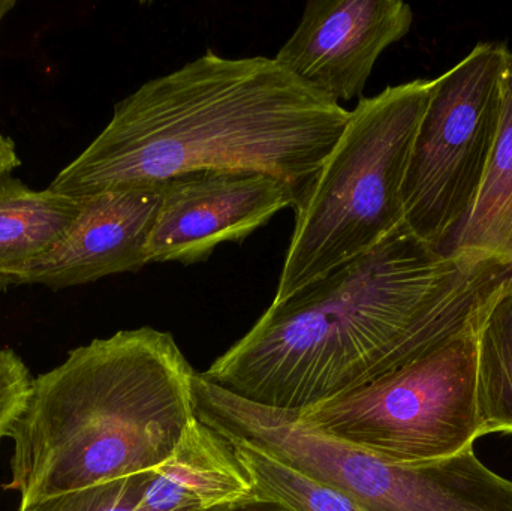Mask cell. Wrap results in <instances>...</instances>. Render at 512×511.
Returning <instances> with one entry per match:
<instances>
[{
  "label": "cell",
  "instance_id": "obj_1",
  "mask_svg": "<svg viewBox=\"0 0 512 511\" xmlns=\"http://www.w3.org/2000/svg\"><path fill=\"white\" fill-rule=\"evenodd\" d=\"M512 260L471 261L408 228L289 299L271 303L204 378L276 410L360 389L480 323Z\"/></svg>",
  "mask_w": 512,
  "mask_h": 511
},
{
  "label": "cell",
  "instance_id": "obj_2",
  "mask_svg": "<svg viewBox=\"0 0 512 511\" xmlns=\"http://www.w3.org/2000/svg\"><path fill=\"white\" fill-rule=\"evenodd\" d=\"M348 119L274 57L207 50L117 102L104 131L50 189L87 197L191 174L254 173L288 185L300 207Z\"/></svg>",
  "mask_w": 512,
  "mask_h": 511
},
{
  "label": "cell",
  "instance_id": "obj_3",
  "mask_svg": "<svg viewBox=\"0 0 512 511\" xmlns=\"http://www.w3.org/2000/svg\"><path fill=\"white\" fill-rule=\"evenodd\" d=\"M195 378L174 336L153 327L71 351L33 380L5 489L27 506L162 467L197 420Z\"/></svg>",
  "mask_w": 512,
  "mask_h": 511
},
{
  "label": "cell",
  "instance_id": "obj_4",
  "mask_svg": "<svg viewBox=\"0 0 512 511\" xmlns=\"http://www.w3.org/2000/svg\"><path fill=\"white\" fill-rule=\"evenodd\" d=\"M433 80L361 98L294 210V233L274 303L363 257L405 225L403 185Z\"/></svg>",
  "mask_w": 512,
  "mask_h": 511
},
{
  "label": "cell",
  "instance_id": "obj_5",
  "mask_svg": "<svg viewBox=\"0 0 512 511\" xmlns=\"http://www.w3.org/2000/svg\"><path fill=\"white\" fill-rule=\"evenodd\" d=\"M477 327L379 380L295 414L393 464L457 455L481 437Z\"/></svg>",
  "mask_w": 512,
  "mask_h": 511
},
{
  "label": "cell",
  "instance_id": "obj_6",
  "mask_svg": "<svg viewBox=\"0 0 512 511\" xmlns=\"http://www.w3.org/2000/svg\"><path fill=\"white\" fill-rule=\"evenodd\" d=\"M508 48L480 44L433 80L403 185L405 227L450 252L486 179L504 101Z\"/></svg>",
  "mask_w": 512,
  "mask_h": 511
},
{
  "label": "cell",
  "instance_id": "obj_7",
  "mask_svg": "<svg viewBox=\"0 0 512 511\" xmlns=\"http://www.w3.org/2000/svg\"><path fill=\"white\" fill-rule=\"evenodd\" d=\"M297 207L288 185L265 174L201 173L164 183L147 263L200 264L240 243L280 210Z\"/></svg>",
  "mask_w": 512,
  "mask_h": 511
},
{
  "label": "cell",
  "instance_id": "obj_8",
  "mask_svg": "<svg viewBox=\"0 0 512 511\" xmlns=\"http://www.w3.org/2000/svg\"><path fill=\"white\" fill-rule=\"evenodd\" d=\"M402 0H310L276 60L336 104L363 98L379 56L411 30Z\"/></svg>",
  "mask_w": 512,
  "mask_h": 511
},
{
  "label": "cell",
  "instance_id": "obj_9",
  "mask_svg": "<svg viewBox=\"0 0 512 511\" xmlns=\"http://www.w3.org/2000/svg\"><path fill=\"white\" fill-rule=\"evenodd\" d=\"M164 185L122 189L83 197V206L63 239L38 260L0 276V288L44 285L77 287L147 266V243Z\"/></svg>",
  "mask_w": 512,
  "mask_h": 511
},
{
  "label": "cell",
  "instance_id": "obj_10",
  "mask_svg": "<svg viewBox=\"0 0 512 511\" xmlns=\"http://www.w3.org/2000/svg\"><path fill=\"white\" fill-rule=\"evenodd\" d=\"M83 197L53 189L33 191L21 180L0 179V276L17 272L50 251L69 230Z\"/></svg>",
  "mask_w": 512,
  "mask_h": 511
},
{
  "label": "cell",
  "instance_id": "obj_11",
  "mask_svg": "<svg viewBox=\"0 0 512 511\" xmlns=\"http://www.w3.org/2000/svg\"><path fill=\"white\" fill-rule=\"evenodd\" d=\"M512 237V51L504 72L501 122L477 204L450 254L471 261L505 258ZM508 260V258H507Z\"/></svg>",
  "mask_w": 512,
  "mask_h": 511
},
{
  "label": "cell",
  "instance_id": "obj_12",
  "mask_svg": "<svg viewBox=\"0 0 512 511\" xmlns=\"http://www.w3.org/2000/svg\"><path fill=\"white\" fill-rule=\"evenodd\" d=\"M477 350L481 437L512 434V284L481 317Z\"/></svg>",
  "mask_w": 512,
  "mask_h": 511
},
{
  "label": "cell",
  "instance_id": "obj_13",
  "mask_svg": "<svg viewBox=\"0 0 512 511\" xmlns=\"http://www.w3.org/2000/svg\"><path fill=\"white\" fill-rule=\"evenodd\" d=\"M224 437L234 447L256 500L283 511H367L339 489L280 461L251 441L231 435Z\"/></svg>",
  "mask_w": 512,
  "mask_h": 511
},
{
  "label": "cell",
  "instance_id": "obj_14",
  "mask_svg": "<svg viewBox=\"0 0 512 511\" xmlns=\"http://www.w3.org/2000/svg\"><path fill=\"white\" fill-rule=\"evenodd\" d=\"M161 488L153 470L44 498L20 511H179Z\"/></svg>",
  "mask_w": 512,
  "mask_h": 511
},
{
  "label": "cell",
  "instance_id": "obj_15",
  "mask_svg": "<svg viewBox=\"0 0 512 511\" xmlns=\"http://www.w3.org/2000/svg\"><path fill=\"white\" fill-rule=\"evenodd\" d=\"M33 378L23 360L12 350H0V441L26 411L32 395Z\"/></svg>",
  "mask_w": 512,
  "mask_h": 511
},
{
  "label": "cell",
  "instance_id": "obj_16",
  "mask_svg": "<svg viewBox=\"0 0 512 511\" xmlns=\"http://www.w3.org/2000/svg\"><path fill=\"white\" fill-rule=\"evenodd\" d=\"M20 165L21 161L15 150L14 141L5 135H0V179L9 176Z\"/></svg>",
  "mask_w": 512,
  "mask_h": 511
},
{
  "label": "cell",
  "instance_id": "obj_17",
  "mask_svg": "<svg viewBox=\"0 0 512 511\" xmlns=\"http://www.w3.org/2000/svg\"><path fill=\"white\" fill-rule=\"evenodd\" d=\"M192 511H283L273 504L262 503V501L248 500L240 503L222 504V506L207 507V509H198Z\"/></svg>",
  "mask_w": 512,
  "mask_h": 511
},
{
  "label": "cell",
  "instance_id": "obj_18",
  "mask_svg": "<svg viewBox=\"0 0 512 511\" xmlns=\"http://www.w3.org/2000/svg\"><path fill=\"white\" fill-rule=\"evenodd\" d=\"M14 6V0H0V23H2L3 18L12 11Z\"/></svg>",
  "mask_w": 512,
  "mask_h": 511
},
{
  "label": "cell",
  "instance_id": "obj_19",
  "mask_svg": "<svg viewBox=\"0 0 512 511\" xmlns=\"http://www.w3.org/2000/svg\"><path fill=\"white\" fill-rule=\"evenodd\" d=\"M505 258H508V260H512V237L510 245H508L507 252H505Z\"/></svg>",
  "mask_w": 512,
  "mask_h": 511
}]
</instances>
